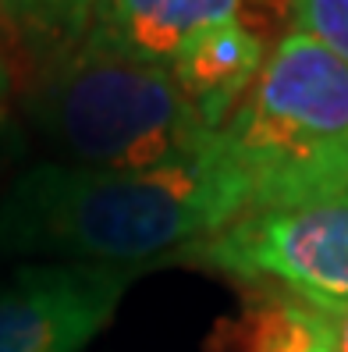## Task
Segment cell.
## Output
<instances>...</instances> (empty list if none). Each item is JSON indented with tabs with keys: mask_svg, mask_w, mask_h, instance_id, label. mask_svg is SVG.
<instances>
[{
	"mask_svg": "<svg viewBox=\"0 0 348 352\" xmlns=\"http://www.w3.org/2000/svg\"><path fill=\"white\" fill-rule=\"evenodd\" d=\"M249 4L253 0H104L82 43L171 68L189 39L245 18Z\"/></svg>",
	"mask_w": 348,
	"mask_h": 352,
	"instance_id": "6",
	"label": "cell"
},
{
	"mask_svg": "<svg viewBox=\"0 0 348 352\" xmlns=\"http://www.w3.org/2000/svg\"><path fill=\"white\" fill-rule=\"evenodd\" d=\"M142 267L25 263L0 285V352H82Z\"/></svg>",
	"mask_w": 348,
	"mask_h": 352,
	"instance_id": "5",
	"label": "cell"
},
{
	"mask_svg": "<svg viewBox=\"0 0 348 352\" xmlns=\"http://www.w3.org/2000/svg\"><path fill=\"white\" fill-rule=\"evenodd\" d=\"M249 210H295L348 192V65L288 32L217 132Z\"/></svg>",
	"mask_w": 348,
	"mask_h": 352,
	"instance_id": "3",
	"label": "cell"
},
{
	"mask_svg": "<svg viewBox=\"0 0 348 352\" xmlns=\"http://www.w3.org/2000/svg\"><path fill=\"white\" fill-rule=\"evenodd\" d=\"M313 352H323V349H320V345H313Z\"/></svg>",
	"mask_w": 348,
	"mask_h": 352,
	"instance_id": "12",
	"label": "cell"
},
{
	"mask_svg": "<svg viewBox=\"0 0 348 352\" xmlns=\"http://www.w3.org/2000/svg\"><path fill=\"white\" fill-rule=\"evenodd\" d=\"M288 22L348 65V0H288Z\"/></svg>",
	"mask_w": 348,
	"mask_h": 352,
	"instance_id": "9",
	"label": "cell"
},
{
	"mask_svg": "<svg viewBox=\"0 0 348 352\" xmlns=\"http://www.w3.org/2000/svg\"><path fill=\"white\" fill-rule=\"evenodd\" d=\"M263 60H267V39L242 18H231L189 39L171 60V75L181 93L196 103V111L220 129L263 72Z\"/></svg>",
	"mask_w": 348,
	"mask_h": 352,
	"instance_id": "7",
	"label": "cell"
},
{
	"mask_svg": "<svg viewBox=\"0 0 348 352\" xmlns=\"http://www.w3.org/2000/svg\"><path fill=\"white\" fill-rule=\"evenodd\" d=\"M302 306L305 320L313 327V338L323 352H348V299L338 296H310L292 292Z\"/></svg>",
	"mask_w": 348,
	"mask_h": 352,
	"instance_id": "10",
	"label": "cell"
},
{
	"mask_svg": "<svg viewBox=\"0 0 348 352\" xmlns=\"http://www.w3.org/2000/svg\"><path fill=\"white\" fill-rule=\"evenodd\" d=\"M29 125L50 160L96 171H163L207 157L213 129L171 68L89 43L39 68L25 96Z\"/></svg>",
	"mask_w": 348,
	"mask_h": 352,
	"instance_id": "2",
	"label": "cell"
},
{
	"mask_svg": "<svg viewBox=\"0 0 348 352\" xmlns=\"http://www.w3.org/2000/svg\"><path fill=\"white\" fill-rule=\"evenodd\" d=\"M22 153V125L14 118V82L0 60V171L11 168Z\"/></svg>",
	"mask_w": 348,
	"mask_h": 352,
	"instance_id": "11",
	"label": "cell"
},
{
	"mask_svg": "<svg viewBox=\"0 0 348 352\" xmlns=\"http://www.w3.org/2000/svg\"><path fill=\"white\" fill-rule=\"evenodd\" d=\"M104 0H0V22L39 68L86 39Z\"/></svg>",
	"mask_w": 348,
	"mask_h": 352,
	"instance_id": "8",
	"label": "cell"
},
{
	"mask_svg": "<svg viewBox=\"0 0 348 352\" xmlns=\"http://www.w3.org/2000/svg\"><path fill=\"white\" fill-rule=\"evenodd\" d=\"M185 256L253 285L348 299V192L295 210L242 214Z\"/></svg>",
	"mask_w": 348,
	"mask_h": 352,
	"instance_id": "4",
	"label": "cell"
},
{
	"mask_svg": "<svg viewBox=\"0 0 348 352\" xmlns=\"http://www.w3.org/2000/svg\"><path fill=\"white\" fill-rule=\"evenodd\" d=\"M249 210V196L224 157L163 171H96L39 160L0 192V250L54 263L146 267L185 256Z\"/></svg>",
	"mask_w": 348,
	"mask_h": 352,
	"instance_id": "1",
	"label": "cell"
}]
</instances>
